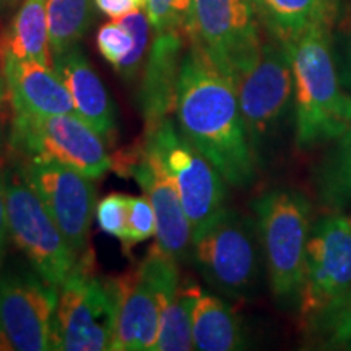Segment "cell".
I'll use <instances>...</instances> for the list:
<instances>
[{"label":"cell","instance_id":"cell-1","mask_svg":"<svg viewBox=\"0 0 351 351\" xmlns=\"http://www.w3.org/2000/svg\"><path fill=\"white\" fill-rule=\"evenodd\" d=\"M178 129L231 186H247L256 178L257 158L234 80L191 41L182 62L178 101Z\"/></svg>","mask_w":351,"mask_h":351},{"label":"cell","instance_id":"cell-2","mask_svg":"<svg viewBox=\"0 0 351 351\" xmlns=\"http://www.w3.org/2000/svg\"><path fill=\"white\" fill-rule=\"evenodd\" d=\"M285 44L293 69L298 147L309 148L340 138L351 125V96L339 82L330 28L315 26Z\"/></svg>","mask_w":351,"mask_h":351},{"label":"cell","instance_id":"cell-3","mask_svg":"<svg viewBox=\"0 0 351 351\" xmlns=\"http://www.w3.org/2000/svg\"><path fill=\"white\" fill-rule=\"evenodd\" d=\"M117 307L116 278L96 275L93 254L86 252L59 288L52 324V350H112Z\"/></svg>","mask_w":351,"mask_h":351},{"label":"cell","instance_id":"cell-4","mask_svg":"<svg viewBox=\"0 0 351 351\" xmlns=\"http://www.w3.org/2000/svg\"><path fill=\"white\" fill-rule=\"evenodd\" d=\"M261 251L256 223L225 207L194 231L189 261L213 289L243 300L258 283Z\"/></svg>","mask_w":351,"mask_h":351},{"label":"cell","instance_id":"cell-5","mask_svg":"<svg viewBox=\"0 0 351 351\" xmlns=\"http://www.w3.org/2000/svg\"><path fill=\"white\" fill-rule=\"evenodd\" d=\"M257 231L274 296L298 300L311 236L309 202L300 192L275 189L254 202Z\"/></svg>","mask_w":351,"mask_h":351},{"label":"cell","instance_id":"cell-6","mask_svg":"<svg viewBox=\"0 0 351 351\" xmlns=\"http://www.w3.org/2000/svg\"><path fill=\"white\" fill-rule=\"evenodd\" d=\"M8 145L16 160L64 165L91 179L112 169L106 142L77 114H13Z\"/></svg>","mask_w":351,"mask_h":351},{"label":"cell","instance_id":"cell-7","mask_svg":"<svg viewBox=\"0 0 351 351\" xmlns=\"http://www.w3.org/2000/svg\"><path fill=\"white\" fill-rule=\"evenodd\" d=\"M178 261L153 245L135 269L116 276L119 307L111 351H155L165 298L181 283Z\"/></svg>","mask_w":351,"mask_h":351},{"label":"cell","instance_id":"cell-8","mask_svg":"<svg viewBox=\"0 0 351 351\" xmlns=\"http://www.w3.org/2000/svg\"><path fill=\"white\" fill-rule=\"evenodd\" d=\"M3 171L10 238L29 267L44 282L59 289L77 265V254L16 165Z\"/></svg>","mask_w":351,"mask_h":351},{"label":"cell","instance_id":"cell-9","mask_svg":"<svg viewBox=\"0 0 351 351\" xmlns=\"http://www.w3.org/2000/svg\"><path fill=\"white\" fill-rule=\"evenodd\" d=\"M145 143L160 158L176 184L194 231L225 208L226 181L218 169L181 134L174 119L145 130Z\"/></svg>","mask_w":351,"mask_h":351},{"label":"cell","instance_id":"cell-10","mask_svg":"<svg viewBox=\"0 0 351 351\" xmlns=\"http://www.w3.org/2000/svg\"><path fill=\"white\" fill-rule=\"evenodd\" d=\"M351 288V217L333 215L311 231L304 276L300 289V317L313 328Z\"/></svg>","mask_w":351,"mask_h":351},{"label":"cell","instance_id":"cell-11","mask_svg":"<svg viewBox=\"0 0 351 351\" xmlns=\"http://www.w3.org/2000/svg\"><path fill=\"white\" fill-rule=\"evenodd\" d=\"M187 33L232 80L251 67L263 43L251 0H194Z\"/></svg>","mask_w":351,"mask_h":351},{"label":"cell","instance_id":"cell-12","mask_svg":"<svg viewBox=\"0 0 351 351\" xmlns=\"http://www.w3.org/2000/svg\"><path fill=\"white\" fill-rule=\"evenodd\" d=\"M234 85L245 129L257 150L280 124L293 98L295 85L287 44L276 36L263 41L257 59L234 78Z\"/></svg>","mask_w":351,"mask_h":351},{"label":"cell","instance_id":"cell-13","mask_svg":"<svg viewBox=\"0 0 351 351\" xmlns=\"http://www.w3.org/2000/svg\"><path fill=\"white\" fill-rule=\"evenodd\" d=\"M59 289L36 271H0V351L52 350Z\"/></svg>","mask_w":351,"mask_h":351},{"label":"cell","instance_id":"cell-14","mask_svg":"<svg viewBox=\"0 0 351 351\" xmlns=\"http://www.w3.org/2000/svg\"><path fill=\"white\" fill-rule=\"evenodd\" d=\"M112 169L122 178L134 179L150 200L156 215V247L174 261H189L194 228L160 158L143 142L112 156Z\"/></svg>","mask_w":351,"mask_h":351},{"label":"cell","instance_id":"cell-15","mask_svg":"<svg viewBox=\"0 0 351 351\" xmlns=\"http://www.w3.org/2000/svg\"><path fill=\"white\" fill-rule=\"evenodd\" d=\"M15 165L77 257L90 252V231L98 204L95 179L64 165L23 160H15Z\"/></svg>","mask_w":351,"mask_h":351},{"label":"cell","instance_id":"cell-16","mask_svg":"<svg viewBox=\"0 0 351 351\" xmlns=\"http://www.w3.org/2000/svg\"><path fill=\"white\" fill-rule=\"evenodd\" d=\"M184 34L182 32L158 33L148 51L137 93L145 127L155 125L174 114L186 56Z\"/></svg>","mask_w":351,"mask_h":351},{"label":"cell","instance_id":"cell-17","mask_svg":"<svg viewBox=\"0 0 351 351\" xmlns=\"http://www.w3.org/2000/svg\"><path fill=\"white\" fill-rule=\"evenodd\" d=\"M54 70L72 96L75 114L93 129L106 145L117 140V109L106 86L80 46L54 57Z\"/></svg>","mask_w":351,"mask_h":351},{"label":"cell","instance_id":"cell-18","mask_svg":"<svg viewBox=\"0 0 351 351\" xmlns=\"http://www.w3.org/2000/svg\"><path fill=\"white\" fill-rule=\"evenodd\" d=\"M13 114H75L72 96L54 67L0 56Z\"/></svg>","mask_w":351,"mask_h":351},{"label":"cell","instance_id":"cell-19","mask_svg":"<svg viewBox=\"0 0 351 351\" xmlns=\"http://www.w3.org/2000/svg\"><path fill=\"white\" fill-rule=\"evenodd\" d=\"M46 3L47 0H25L16 8L10 25L0 34V56L54 67Z\"/></svg>","mask_w":351,"mask_h":351},{"label":"cell","instance_id":"cell-20","mask_svg":"<svg viewBox=\"0 0 351 351\" xmlns=\"http://www.w3.org/2000/svg\"><path fill=\"white\" fill-rule=\"evenodd\" d=\"M194 350L236 351L245 348L243 324L221 298L199 289L192 307Z\"/></svg>","mask_w":351,"mask_h":351},{"label":"cell","instance_id":"cell-21","mask_svg":"<svg viewBox=\"0 0 351 351\" xmlns=\"http://www.w3.org/2000/svg\"><path fill=\"white\" fill-rule=\"evenodd\" d=\"M270 33L289 43L315 26L332 28L337 0H257Z\"/></svg>","mask_w":351,"mask_h":351},{"label":"cell","instance_id":"cell-22","mask_svg":"<svg viewBox=\"0 0 351 351\" xmlns=\"http://www.w3.org/2000/svg\"><path fill=\"white\" fill-rule=\"evenodd\" d=\"M200 287L192 280H181L171 291L161 309L160 337L155 351H191L194 350L192 337V307Z\"/></svg>","mask_w":351,"mask_h":351},{"label":"cell","instance_id":"cell-23","mask_svg":"<svg viewBox=\"0 0 351 351\" xmlns=\"http://www.w3.org/2000/svg\"><path fill=\"white\" fill-rule=\"evenodd\" d=\"M95 0H47V21L52 56L80 44L93 23Z\"/></svg>","mask_w":351,"mask_h":351},{"label":"cell","instance_id":"cell-24","mask_svg":"<svg viewBox=\"0 0 351 351\" xmlns=\"http://www.w3.org/2000/svg\"><path fill=\"white\" fill-rule=\"evenodd\" d=\"M337 155L324 174V195L333 205H343L351 199V125L340 137Z\"/></svg>","mask_w":351,"mask_h":351},{"label":"cell","instance_id":"cell-25","mask_svg":"<svg viewBox=\"0 0 351 351\" xmlns=\"http://www.w3.org/2000/svg\"><path fill=\"white\" fill-rule=\"evenodd\" d=\"M119 21L134 36V49H132L124 62L121 64V67L117 69V73L125 82H134L143 67L145 56H147L148 46H150V33L153 28L150 20H148L147 12H143L142 8L130 12L129 15L122 16Z\"/></svg>","mask_w":351,"mask_h":351},{"label":"cell","instance_id":"cell-26","mask_svg":"<svg viewBox=\"0 0 351 351\" xmlns=\"http://www.w3.org/2000/svg\"><path fill=\"white\" fill-rule=\"evenodd\" d=\"M311 330L322 333L326 345L330 348L351 351V288L314 324Z\"/></svg>","mask_w":351,"mask_h":351},{"label":"cell","instance_id":"cell-27","mask_svg":"<svg viewBox=\"0 0 351 351\" xmlns=\"http://www.w3.org/2000/svg\"><path fill=\"white\" fill-rule=\"evenodd\" d=\"M194 0H147L145 10L155 33H187Z\"/></svg>","mask_w":351,"mask_h":351},{"label":"cell","instance_id":"cell-28","mask_svg":"<svg viewBox=\"0 0 351 351\" xmlns=\"http://www.w3.org/2000/svg\"><path fill=\"white\" fill-rule=\"evenodd\" d=\"M95 218L101 231L114 236L124 244L129 226V195L114 192L103 197L96 204Z\"/></svg>","mask_w":351,"mask_h":351},{"label":"cell","instance_id":"cell-29","mask_svg":"<svg viewBox=\"0 0 351 351\" xmlns=\"http://www.w3.org/2000/svg\"><path fill=\"white\" fill-rule=\"evenodd\" d=\"M156 236V215L150 200L145 195H129V226L124 252H130L134 245L145 243Z\"/></svg>","mask_w":351,"mask_h":351},{"label":"cell","instance_id":"cell-30","mask_svg":"<svg viewBox=\"0 0 351 351\" xmlns=\"http://www.w3.org/2000/svg\"><path fill=\"white\" fill-rule=\"evenodd\" d=\"M96 44L103 59L117 70L134 49V36L119 20H112L101 26Z\"/></svg>","mask_w":351,"mask_h":351},{"label":"cell","instance_id":"cell-31","mask_svg":"<svg viewBox=\"0 0 351 351\" xmlns=\"http://www.w3.org/2000/svg\"><path fill=\"white\" fill-rule=\"evenodd\" d=\"M95 3L111 20H121L130 12L142 8L137 0H95Z\"/></svg>","mask_w":351,"mask_h":351},{"label":"cell","instance_id":"cell-32","mask_svg":"<svg viewBox=\"0 0 351 351\" xmlns=\"http://www.w3.org/2000/svg\"><path fill=\"white\" fill-rule=\"evenodd\" d=\"M8 232V215H7V187H5V171L0 168V265L5 256Z\"/></svg>","mask_w":351,"mask_h":351},{"label":"cell","instance_id":"cell-33","mask_svg":"<svg viewBox=\"0 0 351 351\" xmlns=\"http://www.w3.org/2000/svg\"><path fill=\"white\" fill-rule=\"evenodd\" d=\"M25 0H0V12L2 13H8L16 10Z\"/></svg>","mask_w":351,"mask_h":351},{"label":"cell","instance_id":"cell-34","mask_svg":"<svg viewBox=\"0 0 351 351\" xmlns=\"http://www.w3.org/2000/svg\"><path fill=\"white\" fill-rule=\"evenodd\" d=\"M8 101V91H7V83H5V77H3V70H2V64H0V108L3 106Z\"/></svg>","mask_w":351,"mask_h":351},{"label":"cell","instance_id":"cell-35","mask_svg":"<svg viewBox=\"0 0 351 351\" xmlns=\"http://www.w3.org/2000/svg\"><path fill=\"white\" fill-rule=\"evenodd\" d=\"M137 2L140 3V7L145 8V3H147V0H137Z\"/></svg>","mask_w":351,"mask_h":351},{"label":"cell","instance_id":"cell-36","mask_svg":"<svg viewBox=\"0 0 351 351\" xmlns=\"http://www.w3.org/2000/svg\"><path fill=\"white\" fill-rule=\"evenodd\" d=\"M2 137H3V130H2V124H0V143H2Z\"/></svg>","mask_w":351,"mask_h":351},{"label":"cell","instance_id":"cell-37","mask_svg":"<svg viewBox=\"0 0 351 351\" xmlns=\"http://www.w3.org/2000/svg\"><path fill=\"white\" fill-rule=\"evenodd\" d=\"M350 60H351V39H350Z\"/></svg>","mask_w":351,"mask_h":351},{"label":"cell","instance_id":"cell-38","mask_svg":"<svg viewBox=\"0 0 351 351\" xmlns=\"http://www.w3.org/2000/svg\"><path fill=\"white\" fill-rule=\"evenodd\" d=\"M251 2L254 3V5H256V3H257V0H251Z\"/></svg>","mask_w":351,"mask_h":351}]
</instances>
